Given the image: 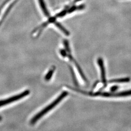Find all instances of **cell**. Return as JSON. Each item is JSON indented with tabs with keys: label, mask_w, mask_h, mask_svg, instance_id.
I'll return each instance as SVG.
<instances>
[{
	"label": "cell",
	"mask_w": 131,
	"mask_h": 131,
	"mask_svg": "<svg viewBox=\"0 0 131 131\" xmlns=\"http://www.w3.org/2000/svg\"><path fill=\"white\" fill-rule=\"evenodd\" d=\"M69 88L71 89L73 91H75L76 92L81 93L82 94L85 95H87L91 96H101L104 97H127L131 96V89L129 90L119 92H101L98 91L96 92H87L85 91L81 90L78 88H74L69 86H67Z\"/></svg>",
	"instance_id": "6da1fadb"
},
{
	"label": "cell",
	"mask_w": 131,
	"mask_h": 131,
	"mask_svg": "<svg viewBox=\"0 0 131 131\" xmlns=\"http://www.w3.org/2000/svg\"><path fill=\"white\" fill-rule=\"evenodd\" d=\"M69 93L68 91H64L54 101H52L50 104L48 105L47 107L42 110L41 112L38 113L36 115H35L31 120V124H34L37 121H38L42 117H43L46 113L49 112V111L52 110L54 107H55L63 99H64L66 97L68 96Z\"/></svg>",
	"instance_id": "7a4b0ae2"
},
{
	"label": "cell",
	"mask_w": 131,
	"mask_h": 131,
	"mask_svg": "<svg viewBox=\"0 0 131 131\" xmlns=\"http://www.w3.org/2000/svg\"><path fill=\"white\" fill-rule=\"evenodd\" d=\"M63 42H64L63 43H64V45L65 46V50L67 51V54H66V57L67 56L70 59V60L71 61V62H72L74 64L75 67L76 68L77 70L78 71V72H79L81 77L83 79V80L85 81V82L87 83L88 82L86 78L85 74H84V73H83V71L82 70L80 66L79 65L78 63L76 62V61L74 59V58L72 57V56L71 54V50H70V47H69V44L68 41H67V40H64Z\"/></svg>",
	"instance_id": "3957f363"
},
{
	"label": "cell",
	"mask_w": 131,
	"mask_h": 131,
	"mask_svg": "<svg viewBox=\"0 0 131 131\" xmlns=\"http://www.w3.org/2000/svg\"><path fill=\"white\" fill-rule=\"evenodd\" d=\"M30 93V91L29 90H26L21 92L20 94L13 96L9 98H7L4 100H0V107L5 106V105L10 104L11 103H12L13 102L19 101L20 99L26 97L27 96L29 95Z\"/></svg>",
	"instance_id": "277c9868"
},
{
	"label": "cell",
	"mask_w": 131,
	"mask_h": 131,
	"mask_svg": "<svg viewBox=\"0 0 131 131\" xmlns=\"http://www.w3.org/2000/svg\"><path fill=\"white\" fill-rule=\"evenodd\" d=\"M98 64L99 65V68L101 71V81L102 83L103 84V86L100 89V90H101L106 87L107 85V81L106 80V72H105V67H104V63H103V61L101 57L98 59Z\"/></svg>",
	"instance_id": "5b68a950"
},
{
	"label": "cell",
	"mask_w": 131,
	"mask_h": 131,
	"mask_svg": "<svg viewBox=\"0 0 131 131\" xmlns=\"http://www.w3.org/2000/svg\"><path fill=\"white\" fill-rule=\"evenodd\" d=\"M38 1L39 2V4L41 6V8L42 10V12L44 13V15L46 17H50V13H49L48 10L46 7L44 0H38Z\"/></svg>",
	"instance_id": "8992f818"
},
{
	"label": "cell",
	"mask_w": 131,
	"mask_h": 131,
	"mask_svg": "<svg viewBox=\"0 0 131 131\" xmlns=\"http://www.w3.org/2000/svg\"><path fill=\"white\" fill-rule=\"evenodd\" d=\"M130 81V78L129 77H126V78L112 79V80L107 81V83H128V82H129Z\"/></svg>",
	"instance_id": "52a82bcc"
},
{
	"label": "cell",
	"mask_w": 131,
	"mask_h": 131,
	"mask_svg": "<svg viewBox=\"0 0 131 131\" xmlns=\"http://www.w3.org/2000/svg\"><path fill=\"white\" fill-rule=\"evenodd\" d=\"M54 23L55 24V26L58 27L60 30L66 36H70V32L67 30L66 29H65L61 24L60 23L58 22H56V21H55L54 22Z\"/></svg>",
	"instance_id": "ba28073f"
},
{
	"label": "cell",
	"mask_w": 131,
	"mask_h": 131,
	"mask_svg": "<svg viewBox=\"0 0 131 131\" xmlns=\"http://www.w3.org/2000/svg\"><path fill=\"white\" fill-rule=\"evenodd\" d=\"M55 68L54 67H53L48 72L47 74L45 76V80L46 81H49L51 78L52 76V75L53 74V72L55 71Z\"/></svg>",
	"instance_id": "9c48e42d"
},
{
	"label": "cell",
	"mask_w": 131,
	"mask_h": 131,
	"mask_svg": "<svg viewBox=\"0 0 131 131\" xmlns=\"http://www.w3.org/2000/svg\"><path fill=\"white\" fill-rule=\"evenodd\" d=\"M67 12H68V11L66 8L65 10H63V11H62L61 12H60V13L57 14L55 16V17L56 18H62V17H63L64 16H65L66 15Z\"/></svg>",
	"instance_id": "30bf717a"
},
{
	"label": "cell",
	"mask_w": 131,
	"mask_h": 131,
	"mask_svg": "<svg viewBox=\"0 0 131 131\" xmlns=\"http://www.w3.org/2000/svg\"><path fill=\"white\" fill-rule=\"evenodd\" d=\"M10 0H4L0 5V12H1V10L2 9V8H3V7L5 5V4L8 2V1H10Z\"/></svg>",
	"instance_id": "8fae6325"
},
{
	"label": "cell",
	"mask_w": 131,
	"mask_h": 131,
	"mask_svg": "<svg viewBox=\"0 0 131 131\" xmlns=\"http://www.w3.org/2000/svg\"><path fill=\"white\" fill-rule=\"evenodd\" d=\"M77 10V6H72L70 8V9L68 11V13H71L72 12L75 11V10Z\"/></svg>",
	"instance_id": "7c38bea8"
},
{
	"label": "cell",
	"mask_w": 131,
	"mask_h": 131,
	"mask_svg": "<svg viewBox=\"0 0 131 131\" xmlns=\"http://www.w3.org/2000/svg\"><path fill=\"white\" fill-rule=\"evenodd\" d=\"M119 88V87L117 86H114L110 88V90L112 92H115Z\"/></svg>",
	"instance_id": "4fadbf2b"
},
{
	"label": "cell",
	"mask_w": 131,
	"mask_h": 131,
	"mask_svg": "<svg viewBox=\"0 0 131 131\" xmlns=\"http://www.w3.org/2000/svg\"><path fill=\"white\" fill-rule=\"evenodd\" d=\"M85 8V5L84 4H82L78 6H77V10H81L84 9Z\"/></svg>",
	"instance_id": "5bb4252c"
},
{
	"label": "cell",
	"mask_w": 131,
	"mask_h": 131,
	"mask_svg": "<svg viewBox=\"0 0 131 131\" xmlns=\"http://www.w3.org/2000/svg\"><path fill=\"white\" fill-rule=\"evenodd\" d=\"M1 117L0 116V121H1Z\"/></svg>",
	"instance_id": "9a60e30c"
}]
</instances>
